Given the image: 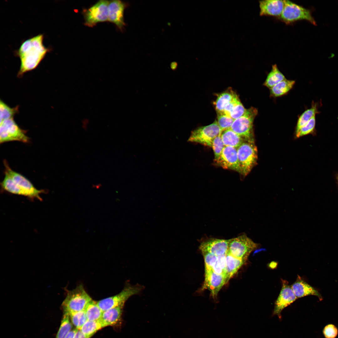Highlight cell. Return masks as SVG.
Listing matches in <instances>:
<instances>
[{"label": "cell", "instance_id": "6da1fadb", "mask_svg": "<svg viewBox=\"0 0 338 338\" xmlns=\"http://www.w3.org/2000/svg\"><path fill=\"white\" fill-rule=\"evenodd\" d=\"M44 36L39 34L23 42L15 55L20 60V69L17 74L21 78L26 73L35 69L45 57L50 49L43 44Z\"/></svg>", "mask_w": 338, "mask_h": 338}, {"label": "cell", "instance_id": "7a4b0ae2", "mask_svg": "<svg viewBox=\"0 0 338 338\" xmlns=\"http://www.w3.org/2000/svg\"><path fill=\"white\" fill-rule=\"evenodd\" d=\"M92 300L83 285L80 284L74 289L67 291L62 305L64 313L69 314L84 310Z\"/></svg>", "mask_w": 338, "mask_h": 338}, {"label": "cell", "instance_id": "3957f363", "mask_svg": "<svg viewBox=\"0 0 338 338\" xmlns=\"http://www.w3.org/2000/svg\"><path fill=\"white\" fill-rule=\"evenodd\" d=\"M258 113L255 108L247 109L243 115L234 120L230 129L246 141L254 142L253 123Z\"/></svg>", "mask_w": 338, "mask_h": 338}, {"label": "cell", "instance_id": "277c9868", "mask_svg": "<svg viewBox=\"0 0 338 338\" xmlns=\"http://www.w3.org/2000/svg\"><path fill=\"white\" fill-rule=\"evenodd\" d=\"M241 173L247 175L256 165L258 160V150L254 142L245 141L237 148Z\"/></svg>", "mask_w": 338, "mask_h": 338}, {"label": "cell", "instance_id": "5b68a950", "mask_svg": "<svg viewBox=\"0 0 338 338\" xmlns=\"http://www.w3.org/2000/svg\"><path fill=\"white\" fill-rule=\"evenodd\" d=\"M284 7L279 18L287 24L298 21L305 20L314 25L316 23L310 10L289 0H284Z\"/></svg>", "mask_w": 338, "mask_h": 338}, {"label": "cell", "instance_id": "8992f818", "mask_svg": "<svg viewBox=\"0 0 338 338\" xmlns=\"http://www.w3.org/2000/svg\"><path fill=\"white\" fill-rule=\"evenodd\" d=\"M143 289V286L138 284L132 285L127 284L119 293L96 301L97 303L103 312L118 306H124L130 297L140 293Z\"/></svg>", "mask_w": 338, "mask_h": 338}, {"label": "cell", "instance_id": "52a82bcc", "mask_svg": "<svg viewBox=\"0 0 338 338\" xmlns=\"http://www.w3.org/2000/svg\"><path fill=\"white\" fill-rule=\"evenodd\" d=\"M259 246L245 234L229 239L228 253L237 258L247 260L250 253Z\"/></svg>", "mask_w": 338, "mask_h": 338}, {"label": "cell", "instance_id": "ba28073f", "mask_svg": "<svg viewBox=\"0 0 338 338\" xmlns=\"http://www.w3.org/2000/svg\"><path fill=\"white\" fill-rule=\"evenodd\" d=\"M14 117L0 122V143L17 141L27 143L29 138L25 131L20 128L16 123Z\"/></svg>", "mask_w": 338, "mask_h": 338}, {"label": "cell", "instance_id": "9c48e42d", "mask_svg": "<svg viewBox=\"0 0 338 338\" xmlns=\"http://www.w3.org/2000/svg\"><path fill=\"white\" fill-rule=\"evenodd\" d=\"M222 132L215 120L209 125L199 127L192 131L188 141L198 143L211 147L213 140L221 135Z\"/></svg>", "mask_w": 338, "mask_h": 338}, {"label": "cell", "instance_id": "30bf717a", "mask_svg": "<svg viewBox=\"0 0 338 338\" xmlns=\"http://www.w3.org/2000/svg\"><path fill=\"white\" fill-rule=\"evenodd\" d=\"M109 1L100 0L87 9L83 11L85 25L90 27L99 23L108 21Z\"/></svg>", "mask_w": 338, "mask_h": 338}, {"label": "cell", "instance_id": "8fae6325", "mask_svg": "<svg viewBox=\"0 0 338 338\" xmlns=\"http://www.w3.org/2000/svg\"><path fill=\"white\" fill-rule=\"evenodd\" d=\"M5 172L26 193L27 197L31 199L36 198L41 200L40 194L44 191L36 188L32 183L27 178L21 174L12 170L6 160L4 161Z\"/></svg>", "mask_w": 338, "mask_h": 338}, {"label": "cell", "instance_id": "7c38bea8", "mask_svg": "<svg viewBox=\"0 0 338 338\" xmlns=\"http://www.w3.org/2000/svg\"><path fill=\"white\" fill-rule=\"evenodd\" d=\"M215 161L218 165L224 169L241 173L237 148L225 146L219 157Z\"/></svg>", "mask_w": 338, "mask_h": 338}, {"label": "cell", "instance_id": "4fadbf2b", "mask_svg": "<svg viewBox=\"0 0 338 338\" xmlns=\"http://www.w3.org/2000/svg\"><path fill=\"white\" fill-rule=\"evenodd\" d=\"M127 3L119 0L109 1L108 21L115 24L121 31L125 25L124 12Z\"/></svg>", "mask_w": 338, "mask_h": 338}, {"label": "cell", "instance_id": "5bb4252c", "mask_svg": "<svg viewBox=\"0 0 338 338\" xmlns=\"http://www.w3.org/2000/svg\"><path fill=\"white\" fill-rule=\"evenodd\" d=\"M282 286L279 294L276 300L273 312V315L281 318L283 310L294 301L297 298L295 295L291 286L285 280H282Z\"/></svg>", "mask_w": 338, "mask_h": 338}, {"label": "cell", "instance_id": "9a60e30c", "mask_svg": "<svg viewBox=\"0 0 338 338\" xmlns=\"http://www.w3.org/2000/svg\"><path fill=\"white\" fill-rule=\"evenodd\" d=\"M227 283L226 277L217 274L212 270L205 271V279L202 289L209 290L213 298H216L218 292Z\"/></svg>", "mask_w": 338, "mask_h": 338}, {"label": "cell", "instance_id": "2e32d148", "mask_svg": "<svg viewBox=\"0 0 338 338\" xmlns=\"http://www.w3.org/2000/svg\"><path fill=\"white\" fill-rule=\"evenodd\" d=\"M229 240L208 238L200 243L201 251L209 253L217 256L226 254L228 251Z\"/></svg>", "mask_w": 338, "mask_h": 338}, {"label": "cell", "instance_id": "e0dca14e", "mask_svg": "<svg viewBox=\"0 0 338 338\" xmlns=\"http://www.w3.org/2000/svg\"><path fill=\"white\" fill-rule=\"evenodd\" d=\"M238 98L236 93L231 89L218 95L214 102L217 114H223L229 111Z\"/></svg>", "mask_w": 338, "mask_h": 338}, {"label": "cell", "instance_id": "ac0fdd59", "mask_svg": "<svg viewBox=\"0 0 338 338\" xmlns=\"http://www.w3.org/2000/svg\"><path fill=\"white\" fill-rule=\"evenodd\" d=\"M260 16H270L279 18L284 7V0H264L259 1Z\"/></svg>", "mask_w": 338, "mask_h": 338}, {"label": "cell", "instance_id": "d6986e66", "mask_svg": "<svg viewBox=\"0 0 338 338\" xmlns=\"http://www.w3.org/2000/svg\"><path fill=\"white\" fill-rule=\"evenodd\" d=\"M291 286L297 298L309 295H313L318 297L320 300L322 299L321 294L317 290L300 278H297L296 281Z\"/></svg>", "mask_w": 338, "mask_h": 338}, {"label": "cell", "instance_id": "ffe728a7", "mask_svg": "<svg viewBox=\"0 0 338 338\" xmlns=\"http://www.w3.org/2000/svg\"><path fill=\"white\" fill-rule=\"evenodd\" d=\"M246 261L235 257L227 252L225 258V276L227 283Z\"/></svg>", "mask_w": 338, "mask_h": 338}, {"label": "cell", "instance_id": "44dd1931", "mask_svg": "<svg viewBox=\"0 0 338 338\" xmlns=\"http://www.w3.org/2000/svg\"><path fill=\"white\" fill-rule=\"evenodd\" d=\"M123 306H118L103 312L99 320L103 328L115 324L120 319Z\"/></svg>", "mask_w": 338, "mask_h": 338}, {"label": "cell", "instance_id": "7402d4cb", "mask_svg": "<svg viewBox=\"0 0 338 338\" xmlns=\"http://www.w3.org/2000/svg\"><path fill=\"white\" fill-rule=\"evenodd\" d=\"M220 136L225 146L237 148L246 141L231 129L222 131Z\"/></svg>", "mask_w": 338, "mask_h": 338}, {"label": "cell", "instance_id": "603a6c76", "mask_svg": "<svg viewBox=\"0 0 338 338\" xmlns=\"http://www.w3.org/2000/svg\"><path fill=\"white\" fill-rule=\"evenodd\" d=\"M295 84L294 80L286 79L269 89L270 96L277 97L284 95L292 88Z\"/></svg>", "mask_w": 338, "mask_h": 338}, {"label": "cell", "instance_id": "cb8c5ba5", "mask_svg": "<svg viewBox=\"0 0 338 338\" xmlns=\"http://www.w3.org/2000/svg\"><path fill=\"white\" fill-rule=\"evenodd\" d=\"M320 105L318 103L313 101L310 108L305 111L299 117L296 125V132L314 116L320 113L318 109Z\"/></svg>", "mask_w": 338, "mask_h": 338}, {"label": "cell", "instance_id": "d4e9b609", "mask_svg": "<svg viewBox=\"0 0 338 338\" xmlns=\"http://www.w3.org/2000/svg\"><path fill=\"white\" fill-rule=\"evenodd\" d=\"M285 79L284 76L275 64L272 65L271 70L268 74L263 85L270 89Z\"/></svg>", "mask_w": 338, "mask_h": 338}, {"label": "cell", "instance_id": "484cf974", "mask_svg": "<svg viewBox=\"0 0 338 338\" xmlns=\"http://www.w3.org/2000/svg\"><path fill=\"white\" fill-rule=\"evenodd\" d=\"M1 183L2 188L5 191L14 194L27 197L26 193L6 173Z\"/></svg>", "mask_w": 338, "mask_h": 338}, {"label": "cell", "instance_id": "4316f807", "mask_svg": "<svg viewBox=\"0 0 338 338\" xmlns=\"http://www.w3.org/2000/svg\"><path fill=\"white\" fill-rule=\"evenodd\" d=\"M84 311L88 320L90 321L100 320L103 312L98 306L96 301L92 300L87 305Z\"/></svg>", "mask_w": 338, "mask_h": 338}, {"label": "cell", "instance_id": "83f0119b", "mask_svg": "<svg viewBox=\"0 0 338 338\" xmlns=\"http://www.w3.org/2000/svg\"><path fill=\"white\" fill-rule=\"evenodd\" d=\"M102 328V325L99 320H87L80 330L84 335L90 338L97 331Z\"/></svg>", "mask_w": 338, "mask_h": 338}, {"label": "cell", "instance_id": "f1b7e54d", "mask_svg": "<svg viewBox=\"0 0 338 338\" xmlns=\"http://www.w3.org/2000/svg\"><path fill=\"white\" fill-rule=\"evenodd\" d=\"M18 106L11 108L0 100V121L14 117V116L18 112Z\"/></svg>", "mask_w": 338, "mask_h": 338}, {"label": "cell", "instance_id": "f546056e", "mask_svg": "<svg viewBox=\"0 0 338 338\" xmlns=\"http://www.w3.org/2000/svg\"><path fill=\"white\" fill-rule=\"evenodd\" d=\"M69 314L64 313L60 326L56 338H64L71 330L72 325L70 322Z\"/></svg>", "mask_w": 338, "mask_h": 338}, {"label": "cell", "instance_id": "4dcf8cb0", "mask_svg": "<svg viewBox=\"0 0 338 338\" xmlns=\"http://www.w3.org/2000/svg\"><path fill=\"white\" fill-rule=\"evenodd\" d=\"M69 314L72 324L78 330H80L88 320L84 310Z\"/></svg>", "mask_w": 338, "mask_h": 338}, {"label": "cell", "instance_id": "1f68e13d", "mask_svg": "<svg viewBox=\"0 0 338 338\" xmlns=\"http://www.w3.org/2000/svg\"><path fill=\"white\" fill-rule=\"evenodd\" d=\"M234 120L223 114H218L217 123L222 131L230 129Z\"/></svg>", "mask_w": 338, "mask_h": 338}, {"label": "cell", "instance_id": "d6a6232c", "mask_svg": "<svg viewBox=\"0 0 338 338\" xmlns=\"http://www.w3.org/2000/svg\"><path fill=\"white\" fill-rule=\"evenodd\" d=\"M315 115L296 132V136L299 138L313 132L315 128Z\"/></svg>", "mask_w": 338, "mask_h": 338}, {"label": "cell", "instance_id": "836d02e7", "mask_svg": "<svg viewBox=\"0 0 338 338\" xmlns=\"http://www.w3.org/2000/svg\"><path fill=\"white\" fill-rule=\"evenodd\" d=\"M225 146L220 135L216 137L213 140L211 148L213 151L215 161L219 157Z\"/></svg>", "mask_w": 338, "mask_h": 338}, {"label": "cell", "instance_id": "e575fe53", "mask_svg": "<svg viewBox=\"0 0 338 338\" xmlns=\"http://www.w3.org/2000/svg\"><path fill=\"white\" fill-rule=\"evenodd\" d=\"M226 255L217 256V260L212 269L215 273L223 275L225 277Z\"/></svg>", "mask_w": 338, "mask_h": 338}, {"label": "cell", "instance_id": "d590c367", "mask_svg": "<svg viewBox=\"0 0 338 338\" xmlns=\"http://www.w3.org/2000/svg\"><path fill=\"white\" fill-rule=\"evenodd\" d=\"M201 252L204 259L205 271L212 270L213 267L217 260V256L207 252Z\"/></svg>", "mask_w": 338, "mask_h": 338}, {"label": "cell", "instance_id": "8d00e7d4", "mask_svg": "<svg viewBox=\"0 0 338 338\" xmlns=\"http://www.w3.org/2000/svg\"><path fill=\"white\" fill-rule=\"evenodd\" d=\"M323 332L325 338H335L338 334V330L334 325L329 324L325 327Z\"/></svg>", "mask_w": 338, "mask_h": 338}, {"label": "cell", "instance_id": "74e56055", "mask_svg": "<svg viewBox=\"0 0 338 338\" xmlns=\"http://www.w3.org/2000/svg\"><path fill=\"white\" fill-rule=\"evenodd\" d=\"M74 338H90L84 335L80 330H78Z\"/></svg>", "mask_w": 338, "mask_h": 338}, {"label": "cell", "instance_id": "f35d334b", "mask_svg": "<svg viewBox=\"0 0 338 338\" xmlns=\"http://www.w3.org/2000/svg\"><path fill=\"white\" fill-rule=\"evenodd\" d=\"M78 330L76 328L71 330L64 338H74V335Z\"/></svg>", "mask_w": 338, "mask_h": 338}]
</instances>
